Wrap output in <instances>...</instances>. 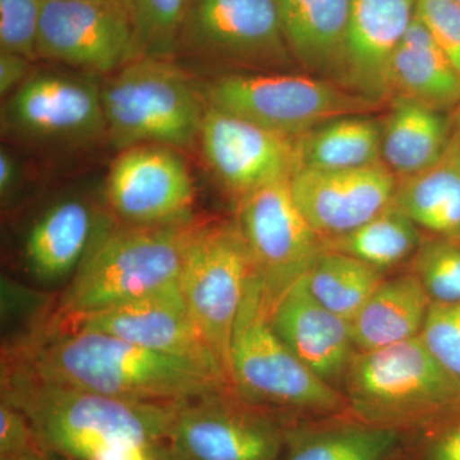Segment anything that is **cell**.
I'll use <instances>...</instances> for the list:
<instances>
[{
  "label": "cell",
  "instance_id": "obj_39",
  "mask_svg": "<svg viewBox=\"0 0 460 460\" xmlns=\"http://www.w3.org/2000/svg\"><path fill=\"white\" fill-rule=\"evenodd\" d=\"M22 166L14 154L7 147L0 148V199L7 205L20 190L22 183Z\"/></svg>",
  "mask_w": 460,
  "mask_h": 460
},
{
  "label": "cell",
  "instance_id": "obj_23",
  "mask_svg": "<svg viewBox=\"0 0 460 460\" xmlns=\"http://www.w3.org/2000/svg\"><path fill=\"white\" fill-rule=\"evenodd\" d=\"M450 131V115L443 111L408 96H393L383 120L381 160L396 180L419 174L445 155Z\"/></svg>",
  "mask_w": 460,
  "mask_h": 460
},
{
  "label": "cell",
  "instance_id": "obj_1",
  "mask_svg": "<svg viewBox=\"0 0 460 460\" xmlns=\"http://www.w3.org/2000/svg\"><path fill=\"white\" fill-rule=\"evenodd\" d=\"M3 352L2 366L47 383L127 401L181 402L234 394L228 384L196 363L91 330L49 323Z\"/></svg>",
  "mask_w": 460,
  "mask_h": 460
},
{
  "label": "cell",
  "instance_id": "obj_43",
  "mask_svg": "<svg viewBox=\"0 0 460 460\" xmlns=\"http://www.w3.org/2000/svg\"><path fill=\"white\" fill-rule=\"evenodd\" d=\"M157 460H184L183 458H181L180 456H177L171 447H169L168 443L164 445V447H162V450H160L159 456H157Z\"/></svg>",
  "mask_w": 460,
  "mask_h": 460
},
{
  "label": "cell",
  "instance_id": "obj_10",
  "mask_svg": "<svg viewBox=\"0 0 460 460\" xmlns=\"http://www.w3.org/2000/svg\"><path fill=\"white\" fill-rule=\"evenodd\" d=\"M289 180L242 196L235 217L270 314L323 251V239L296 208Z\"/></svg>",
  "mask_w": 460,
  "mask_h": 460
},
{
  "label": "cell",
  "instance_id": "obj_33",
  "mask_svg": "<svg viewBox=\"0 0 460 460\" xmlns=\"http://www.w3.org/2000/svg\"><path fill=\"white\" fill-rule=\"evenodd\" d=\"M42 0H0V51L38 60L36 40Z\"/></svg>",
  "mask_w": 460,
  "mask_h": 460
},
{
  "label": "cell",
  "instance_id": "obj_35",
  "mask_svg": "<svg viewBox=\"0 0 460 460\" xmlns=\"http://www.w3.org/2000/svg\"><path fill=\"white\" fill-rule=\"evenodd\" d=\"M419 431L416 460H460V405Z\"/></svg>",
  "mask_w": 460,
  "mask_h": 460
},
{
  "label": "cell",
  "instance_id": "obj_9",
  "mask_svg": "<svg viewBox=\"0 0 460 460\" xmlns=\"http://www.w3.org/2000/svg\"><path fill=\"white\" fill-rule=\"evenodd\" d=\"M2 132L31 146H87L107 136L99 75L42 69L3 102Z\"/></svg>",
  "mask_w": 460,
  "mask_h": 460
},
{
  "label": "cell",
  "instance_id": "obj_27",
  "mask_svg": "<svg viewBox=\"0 0 460 460\" xmlns=\"http://www.w3.org/2000/svg\"><path fill=\"white\" fill-rule=\"evenodd\" d=\"M383 120L348 115L296 138V171H345L383 163Z\"/></svg>",
  "mask_w": 460,
  "mask_h": 460
},
{
  "label": "cell",
  "instance_id": "obj_15",
  "mask_svg": "<svg viewBox=\"0 0 460 460\" xmlns=\"http://www.w3.org/2000/svg\"><path fill=\"white\" fill-rule=\"evenodd\" d=\"M56 325L104 332L154 352L186 359L232 387L219 359L190 316L180 283L99 313L56 320Z\"/></svg>",
  "mask_w": 460,
  "mask_h": 460
},
{
  "label": "cell",
  "instance_id": "obj_44",
  "mask_svg": "<svg viewBox=\"0 0 460 460\" xmlns=\"http://www.w3.org/2000/svg\"><path fill=\"white\" fill-rule=\"evenodd\" d=\"M50 459L51 460H72L66 458V456H58V454H50Z\"/></svg>",
  "mask_w": 460,
  "mask_h": 460
},
{
  "label": "cell",
  "instance_id": "obj_29",
  "mask_svg": "<svg viewBox=\"0 0 460 460\" xmlns=\"http://www.w3.org/2000/svg\"><path fill=\"white\" fill-rule=\"evenodd\" d=\"M385 279V272L352 256L326 250L305 275L314 298L348 323Z\"/></svg>",
  "mask_w": 460,
  "mask_h": 460
},
{
  "label": "cell",
  "instance_id": "obj_45",
  "mask_svg": "<svg viewBox=\"0 0 460 460\" xmlns=\"http://www.w3.org/2000/svg\"><path fill=\"white\" fill-rule=\"evenodd\" d=\"M456 2H458V3H459V4H460V0H456Z\"/></svg>",
  "mask_w": 460,
  "mask_h": 460
},
{
  "label": "cell",
  "instance_id": "obj_3",
  "mask_svg": "<svg viewBox=\"0 0 460 460\" xmlns=\"http://www.w3.org/2000/svg\"><path fill=\"white\" fill-rule=\"evenodd\" d=\"M192 217L156 226L108 223L58 299L54 319L128 304L178 283Z\"/></svg>",
  "mask_w": 460,
  "mask_h": 460
},
{
  "label": "cell",
  "instance_id": "obj_13",
  "mask_svg": "<svg viewBox=\"0 0 460 460\" xmlns=\"http://www.w3.org/2000/svg\"><path fill=\"white\" fill-rule=\"evenodd\" d=\"M36 56L95 75L138 58L128 13L86 0H42Z\"/></svg>",
  "mask_w": 460,
  "mask_h": 460
},
{
  "label": "cell",
  "instance_id": "obj_22",
  "mask_svg": "<svg viewBox=\"0 0 460 460\" xmlns=\"http://www.w3.org/2000/svg\"><path fill=\"white\" fill-rule=\"evenodd\" d=\"M341 416L286 423L278 460H390L401 447L402 429Z\"/></svg>",
  "mask_w": 460,
  "mask_h": 460
},
{
  "label": "cell",
  "instance_id": "obj_7",
  "mask_svg": "<svg viewBox=\"0 0 460 460\" xmlns=\"http://www.w3.org/2000/svg\"><path fill=\"white\" fill-rule=\"evenodd\" d=\"M201 91L208 107L292 138L380 105L326 78L278 72L223 75Z\"/></svg>",
  "mask_w": 460,
  "mask_h": 460
},
{
  "label": "cell",
  "instance_id": "obj_21",
  "mask_svg": "<svg viewBox=\"0 0 460 460\" xmlns=\"http://www.w3.org/2000/svg\"><path fill=\"white\" fill-rule=\"evenodd\" d=\"M293 59L341 84L350 0H275Z\"/></svg>",
  "mask_w": 460,
  "mask_h": 460
},
{
  "label": "cell",
  "instance_id": "obj_31",
  "mask_svg": "<svg viewBox=\"0 0 460 460\" xmlns=\"http://www.w3.org/2000/svg\"><path fill=\"white\" fill-rule=\"evenodd\" d=\"M411 271L419 278L432 304L460 302V243L429 235L411 257Z\"/></svg>",
  "mask_w": 460,
  "mask_h": 460
},
{
  "label": "cell",
  "instance_id": "obj_40",
  "mask_svg": "<svg viewBox=\"0 0 460 460\" xmlns=\"http://www.w3.org/2000/svg\"><path fill=\"white\" fill-rule=\"evenodd\" d=\"M450 122H452V131H450L449 145L460 157V102L450 114Z\"/></svg>",
  "mask_w": 460,
  "mask_h": 460
},
{
  "label": "cell",
  "instance_id": "obj_20",
  "mask_svg": "<svg viewBox=\"0 0 460 460\" xmlns=\"http://www.w3.org/2000/svg\"><path fill=\"white\" fill-rule=\"evenodd\" d=\"M87 199H59L39 215L26 235L30 274L42 284L74 277L99 233L108 224Z\"/></svg>",
  "mask_w": 460,
  "mask_h": 460
},
{
  "label": "cell",
  "instance_id": "obj_6",
  "mask_svg": "<svg viewBox=\"0 0 460 460\" xmlns=\"http://www.w3.org/2000/svg\"><path fill=\"white\" fill-rule=\"evenodd\" d=\"M107 137L118 151L138 145L190 148L206 111L202 91L174 59L141 57L105 75Z\"/></svg>",
  "mask_w": 460,
  "mask_h": 460
},
{
  "label": "cell",
  "instance_id": "obj_14",
  "mask_svg": "<svg viewBox=\"0 0 460 460\" xmlns=\"http://www.w3.org/2000/svg\"><path fill=\"white\" fill-rule=\"evenodd\" d=\"M111 213L129 226L189 219L195 184L177 148L138 145L119 151L108 172Z\"/></svg>",
  "mask_w": 460,
  "mask_h": 460
},
{
  "label": "cell",
  "instance_id": "obj_2",
  "mask_svg": "<svg viewBox=\"0 0 460 460\" xmlns=\"http://www.w3.org/2000/svg\"><path fill=\"white\" fill-rule=\"evenodd\" d=\"M2 401L20 408L49 454L93 460L123 441L168 443L181 402H137L96 394L2 366Z\"/></svg>",
  "mask_w": 460,
  "mask_h": 460
},
{
  "label": "cell",
  "instance_id": "obj_12",
  "mask_svg": "<svg viewBox=\"0 0 460 460\" xmlns=\"http://www.w3.org/2000/svg\"><path fill=\"white\" fill-rule=\"evenodd\" d=\"M284 428L272 411L219 393L181 402L168 445L184 460H278Z\"/></svg>",
  "mask_w": 460,
  "mask_h": 460
},
{
  "label": "cell",
  "instance_id": "obj_34",
  "mask_svg": "<svg viewBox=\"0 0 460 460\" xmlns=\"http://www.w3.org/2000/svg\"><path fill=\"white\" fill-rule=\"evenodd\" d=\"M417 17L460 75V4L456 0H416Z\"/></svg>",
  "mask_w": 460,
  "mask_h": 460
},
{
  "label": "cell",
  "instance_id": "obj_26",
  "mask_svg": "<svg viewBox=\"0 0 460 460\" xmlns=\"http://www.w3.org/2000/svg\"><path fill=\"white\" fill-rule=\"evenodd\" d=\"M394 204L429 235L460 243V157L452 146L431 168L398 180Z\"/></svg>",
  "mask_w": 460,
  "mask_h": 460
},
{
  "label": "cell",
  "instance_id": "obj_28",
  "mask_svg": "<svg viewBox=\"0 0 460 460\" xmlns=\"http://www.w3.org/2000/svg\"><path fill=\"white\" fill-rule=\"evenodd\" d=\"M422 239V230L393 202L358 228L323 239V248L386 272L413 257Z\"/></svg>",
  "mask_w": 460,
  "mask_h": 460
},
{
  "label": "cell",
  "instance_id": "obj_18",
  "mask_svg": "<svg viewBox=\"0 0 460 460\" xmlns=\"http://www.w3.org/2000/svg\"><path fill=\"white\" fill-rule=\"evenodd\" d=\"M414 17L416 0H350L341 84L380 104L390 100V63Z\"/></svg>",
  "mask_w": 460,
  "mask_h": 460
},
{
  "label": "cell",
  "instance_id": "obj_37",
  "mask_svg": "<svg viewBox=\"0 0 460 460\" xmlns=\"http://www.w3.org/2000/svg\"><path fill=\"white\" fill-rule=\"evenodd\" d=\"M32 63L33 60L20 54L0 51V96L3 100L32 75Z\"/></svg>",
  "mask_w": 460,
  "mask_h": 460
},
{
  "label": "cell",
  "instance_id": "obj_19",
  "mask_svg": "<svg viewBox=\"0 0 460 460\" xmlns=\"http://www.w3.org/2000/svg\"><path fill=\"white\" fill-rule=\"evenodd\" d=\"M272 329L289 349L330 385L343 383L357 349L348 321L321 305L299 280L272 310Z\"/></svg>",
  "mask_w": 460,
  "mask_h": 460
},
{
  "label": "cell",
  "instance_id": "obj_11",
  "mask_svg": "<svg viewBox=\"0 0 460 460\" xmlns=\"http://www.w3.org/2000/svg\"><path fill=\"white\" fill-rule=\"evenodd\" d=\"M180 56L205 65L265 69L293 60L275 0H190Z\"/></svg>",
  "mask_w": 460,
  "mask_h": 460
},
{
  "label": "cell",
  "instance_id": "obj_42",
  "mask_svg": "<svg viewBox=\"0 0 460 460\" xmlns=\"http://www.w3.org/2000/svg\"><path fill=\"white\" fill-rule=\"evenodd\" d=\"M86 2L100 3V4L111 5V7L123 9L128 13V0H86Z\"/></svg>",
  "mask_w": 460,
  "mask_h": 460
},
{
  "label": "cell",
  "instance_id": "obj_38",
  "mask_svg": "<svg viewBox=\"0 0 460 460\" xmlns=\"http://www.w3.org/2000/svg\"><path fill=\"white\" fill-rule=\"evenodd\" d=\"M165 444L123 441L111 445L93 460H157L160 450Z\"/></svg>",
  "mask_w": 460,
  "mask_h": 460
},
{
  "label": "cell",
  "instance_id": "obj_17",
  "mask_svg": "<svg viewBox=\"0 0 460 460\" xmlns=\"http://www.w3.org/2000/svg\"><path fill=\"white\" fill-rule=\"evenodd\" d=\"M398 180L384 163L345 171L298 169L289 180L296 208L320 238L358 228L393 204Z\"/></svg>",
  "mask_w": 460,
  "mask_h": 460
},
{
  "label": "cell",
  "instance_id": "obj_4",
  "mask_svg": "<svg viewBox=\"0 0 460 460\" xmlns=\"http://www.w3.org/2000/svg\"><path fill=\"white\" fill-rule=\"evenodd\" d=\"M230 378L241 401L272 413L311 419L348 414L343 392L314 374L272 329L253 270L233 328Z\"/></svg>",
  "mask_w": 460,
  "mask_h": 460
},
{
  "label": "cell",
  "instance_id": "obj_24",
  "mask_svg": "<svg viewBox=\"0 0 460 460\" xmlns=\"http://www.w3.org/2000/svg\"><path fill=\"white\" fill-rule=\"evenodd\" d=\"M431 299L411 271L385 279L350 321L357 352H370L420 337Z\"/></svg>",
  "mask_w": 460,
  "mask_h": 460
},
{
  "label": "cell",
  "instance_id": "obj_41",
  "mask_svg": "<svg viewBox=\"0 0 460 460\" xmlns=\"http://www.w3.org/2000/svg\"><path fill=\"white\" fill-rule=\"evenodd\" d=\"M0 460H51L50 454L45 450H39V452H32L23 454V456H11V458H4Z\"/></svg>",
  "mask_w": 460,
  "mask_h": 460
},
{
  "label": "cell",
  "instance_id": "obj_5",
  "mask_svg": "<svg viewBox=\"0 0 460 460\" xmlns=\"http://www.w3.org/2000/svg\"><path fill=\"white\" fill-rule=\"evenodd\" d=\"M343 385L349 416L402 431L423 428L460 405V381L420 337L356 352Z\"/></svg>",
  "mask_w": 460,
  "mask_h": 460
},
{
  "label": "cell",
  "instance_id": "obj_8",
  "mask_svg": "<svg viewBox=\"0 0 460 460\" xmlns=\"http://www.w3.org/2000/svg\"><path fill=\"white\" fill-rule=\"evenodd\" d=\"M252 270L237 220L196 224L178 283L190 316L230 385V341Z\"/></svg>",
  "mask_w": 460,
  "mask_h": 460
},
{
  "label": "cell",
  "instance_id": "obj_36",
  "mask_svg": "<svg viewBox=\"0 0 460 460\" xmlns=\"http://www.w3.org/2000/svg\"><path fill=\"white\" fill-rule=\"evenodd\" d=\"M39 450L45 449L26 414L16 405L0 401V459Z\"/></svg>",
  "mask_w": 460,
  "mask_h": 460
},
{
  "label": "cell",
  "instance_id": "obj_32",
  "mask_svg": "<svg viewBox=\"0 0 460 460\" xmlns=\"http://www.w3.org/2000/svg\"><path fill=\"white\" fill-rule=\"evenodd\" d=\"M420 337L436 361L460 381V302H431Z\"/></svg>",
  "mask_w": 460,
  "mask_h": 460
},
{
  "label": "cell",
  "instance_id": "obj_16",
  "mask_svg": "<svg viewBox=\"0 0 460 460\" xmlns=\"http://www.w3.org/2000/svg\"><path fill=\"white\" fill-rule=\"evenodd\" d=\"M199 144L208 168L239 198L296 171V138L206 105Z\"/></svg>",
  "mask_w": 460,
  "mask_h": 460
},
{
  "label": "cell",
  "instance_id": "obj_30",
  "mask_svg": "<svg viewBox=\"0 0 460 460\" xmlns=\"http://www.w3.org/2000/svg\"><path fill=\"white\" fill-rule=\"evenodd\" d=\"M190 0H128L138 58L174 59Z\"/></svg>",
  "mask_w": 460,
  "mask_h": 460
},
{
  "label": "cell",
  "instance_id": "obj_25",
  "mask_svg": "<svg viewBox=\"0 0 460 460\" xmlns=\"http://www.w3.org/2000/svg\"><path fill=\"white\" fill-rule=\"evenodd\" d=\"M389 89L392 98L408 96L443 111L460 102V75L417 14L392 58Z\"/></svg>",
  "mask_w": 460,
  "mask_h": 460
}]
</instances>
